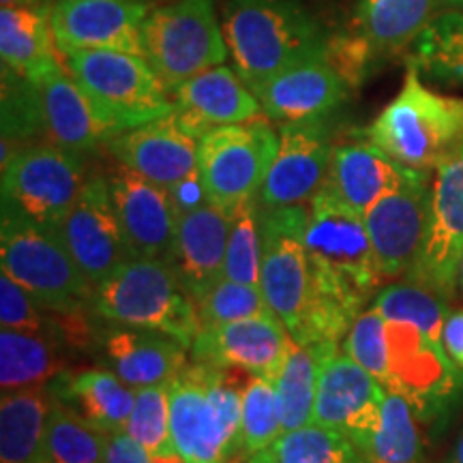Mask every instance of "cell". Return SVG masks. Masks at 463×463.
<instances>
[{
	"label": "cell",
	"mask_w": 463,
	"mask_h": 463,
	"mask_svg": "<svg viewBox=\"0 0 463 463\" xmlns=\"http://www.w3.org/2000/svg\"><path fill=\"white\" fill-rule=\"evenodd\" d=\"M305 247L309 292L292 339L297 344L341 341L384 281L364 217L320 187L307 202Z\"/></svg>",
	"instance_id": "obj_1"
},
{
	"label": "cell",
	"mask_w": 463,
	"mask_h": 463,
	"mask_svg": "<svg viewBox=\"0 0 463 463\" xmlns=\"http://www.w3.org/2000/svg\"><path fill=\"white\" fill-rule=\"evenodd\" d=\"M222 31L234 69L251 90L281 69L324 54L328 37L300 0H228Z\"/></svg>",
	"instance_id": "obj_2"
},
{
	"label": "cell",
	"mask_w": 463,
	"mask_h": 463,
	"mask_svg": "<svg viewBox=\"0 0 463 463\" xmlns=\"http://www.w3.org/2000/svg\"><path fill=\"white\" fill-rule=\"evenodd\" d=\"M367 140L410 170L438 172L463 153V97L427 89L408 65L402 90L369 125Z\"/></svg>",
	"instance_id": "obj_3"
},
{
	"label": "cell",
	"mask_w": 463,
	"mask_h": 463,
	"mask_svg": "<svg viewBox=\"0 0 463 463\" xmlns=\"http://www.w3.org/2000/svg\"><path fill=\"white\" fill-rule=\"evenodd\" d=\"M232 367L191 363L170 384V422L184 463H225L242 449V389Z\"/></svg>",
	"instance_id": "obj_4"
},
{
	"label": "cell",
	"mask_w": 463,
	"mask_h": 463,
	"mask_svg": "<svg viewBox=\"0 0 463 463\" xmlns=\"http://www.w3.org/2000/svg\"><path fill=\"white\" fill-rule=\"evenodd\" d=\"M90 305L97 316L109 322L165 333L187 350L200 331L194 298L165 260H127L95 288Z\"/></svg>",
	"instance_id": "obj_5"
},
{
	"label": "cell",
	"mask_w": 463,
	"mask_h": 463,
	"mask_svg": "<svg viewBox=\"0 0 463 463\" xmlns=\"http://www.w3.org/2000/svg\"><path fill=\"white\" fill-rule=\"evenodd\" d=\"M61 54L114 136L174 112L170 92L144 56L118 50H69Z\"/></svg>",
	"instance_id": "obj_6"
},
{
	"label": "cell",
	"mask_w": 463,
	"mask_h": 463,
	"mask_svg": "<svg viewBox=\"0 0 463 463\" xmlns=\"http://www.w3.org/2000/svg\"><path fill=\"white\" fill-rule=\"evenodd\" d=\"M0 269L54 314H82L95 292L54 228L9 208H3L0 222Z\"/></svg>",
	"instance_id": "obj_7"
},
{
	"label": "cell",
	"mask_w": 463,
	"mask_h": 463,
	"mask_svg": "<svg viewBox=\"0 0 463 463\" xmlns=\"http://www.w3.org/2000/svg\"><path fill=\"white\" fill-rule=\"evenodd\" d=\"M140 34L144 58L165 89L223 65L230 54L215 15V0H172L157 5L144 17Z\"/></svg>",
	"instance_id": "obj_8"
},
{
	"label": "cell",
	"mask_w": 463,
	"mask_h": 463,
	"mask_svg": "<svg viewBox=\"0 0 463 463\" xmlns=\"http://www.w3.org/2000/svg\"><path fill=\"white\" fill-rule=\"evenodd\" d=\"M279 148V133L266 120L215 127L200 137L198 176L206 200L234 211L256 198Z\"/></svg>",
	"instance_id": "obj_9"
},
{
	"label": "cell",
	"mask_w": 463,
	"mask_h": 463,
	"mask_svg": "<svg viewBox=\"0 0 463 463\" xmlns=\"http://www.w3.org/2000/svg\"><path fill=\"white\" fill-rule=\"evenodd\" d=\"M84 183L80 153L52 142L22 146L3 164V208L54 228L82 194Z\"/></svg>",
	"instance_id": "obj_10"
},
{
	"label": "cell",
	"mask_w": 463,
	"mask_h": 463,
	"mask_svg": "<svg viewBox=\"0 0 463 463\" xmlns=\"http://www.w3.org/2000/svg\"><path fill=\"white\" fill-rule=\"evenodd\" d=\"M389 372L384 391L410 403L416 419L431 420L459 397L463 369L442 344L427 337L412 324L386 320Z\"/></svg>",
	"instance_id": "obj_11"
},
{
	"label": "cell",
	"mask_w": 463,
	"mask_h": 463,
	"mask_svg": "<svg viewBox=\"0 0 463 463\" xmlns=\"http://www.w3.org/2000/svg\"><path fill=\"white\" fill-rule=\"evenodd\" d=\"M305 230L307 204L262 208L260 213V289L289 335L297 331L309 292Z\"/></svg>",
	"instance_id": "obj_12"
},
{
	"label": "cell",
	"mask_w": 463,
	"mask_h": 463,
	"mask_svg": "<svg viewBox=\"0 0 463 463\" xmlns=\"http://www.w3.org/2000/svg\"><path fill=\"white\" fill-rule=\"evenodd\" d=\"M58 239L92 288L133 258L106 176L86 178L82 194L54 225Z\"/></svg>",
	"instance_id": "obj_13"
},
{
	"label": "cell",
	"mask_w": 463,
	"mask_h": 463,
	"mask_svg": "<svg viewBox=\"0 0 463 463\" xmlns=\"http://www.w3.org/2000/svg\"><path fill=\"white\" fill-rule=\"evenodd\" d=\"M431 187L430 172H416L363 215L382 279H405L419 260L430 225Z\"/></svg>",
	"instance_id": "obj_14"
},
{
	"label": "cell",
	"mask_w": 463,
	"mask_h": 463,
	"mask_svg": "<svg viewBox=\"0 0 463 463\" xmlns=\"http://www.w3.org/2000/svg\"><path fill=\"white\" fill-rule=\"evenodd\" d=\"M386 391L354 358L335 354L324 363L314 403V422L341 433L367 457L382 425Z\"/></svg>",
	"instance_id": "obj_15"
},
{
	"label": "cell",
	"mask_w": 463,
	"mask_h": 463,
	"mask_svg": "<svg viewBox=\"0 0 463 463\" xmlns=\"http://www.w3.org/2000/svg\"><path fill=\"white\" fill-rule=\"evenodd\" d=\"M463 260V153L436 172L427 239L405 281L450 300Z\"/></svg>",
	"instance_id": "obj_16"
},
{
	"label": "cell",
	"mask_w": 463,
	"mask_h": 463,
	"mask_svg": "<svg viewBox=\"0 0 463 463\" xmlns=\"http://www.w3.org/2000/svg\"><path fill=\"white\" fill-rule=\"evenodd\" d=\"M333 148V129L326 116L281 125L279 148L258 194L260 206L307 204L326 178Z\"/></svg>",
	"instance_id": "obj_17"
},
{
	"label": "cell",
	"mask_w": 463,
	"mask_h": 463,
	"mask_svg": "<svg viewBox=\"0 0 463 463\" xmlns=\"http://www.w3.org/2000/svg\"><path fill=\"white\" fill-rule=\"evenodd\" d=\"M294 339L275 314L200 326L191 345L194 363L241 369L275 382Z\"/></svg>",
	"instance_id": "obj_18"
},
{
	"label": "cell",
	"mask_w": 463,
	"mask_h": 463,
	"mask_svg": "<svg viewBox=\"0 0 463 463\" xmlns=\"http://www.w3.org/2000/svg\"><path fill=\"white\" fill-rule=\"evenodd\" d=\"M153 7L133 0H56L52 33L61 52L118 50L144 56L140 31Z\"/></svg>",
	"instance_id": "obj_19"
},
{
	"label": "cell",
	"mask_w": 463,
	"mask_h": 463,
	"mask_svg": "<svg viewBox=\"0 0 463 463\" xmlns=\"http://www.w3.org/2000/svg\"><path fill=\"white\" fill-rule=\"evenodd\" d=\"M106 144L118 164L165 189L198 174L200 140L184 129L174 112L118 133Z\"/></svg>",
	"instance_id": "obj_20"
},
{
	"label": "cell",
	"mask_w": 463,
	"mask_h": 463,
	"mask_svg": "<svg viewBox=\"0 0 463 463\" xmlns=\"http://www.w3.org/2000/svg\"><path fill=\"white\" fill-rule=\"evenodd\" d=\"M109 194L133 258L167 260L178 211L172 191L118 164L108 176Z\"/></svg>",
	"instance_id": "obj_21"
},
{
	"label": "cell",
	"mask_w": 463,
	"mask_h": 463,
	"mask_svg": "<svg viewBox=\"0 0 463 463\" xmlns=\"http://www.w3.org/2000/svg\"><path fill=\"white\" fill-rule=\"evenodd\" d=\"M232 211L202 202L178 213L172 251L165 262L194 303L223 279Z\"/></svg>",
	"instance_id": "obj_22"
},
{
	"label": "cell",
	"mask_w": 463,
	"mask_h": 463,
	"mask_svg": "<svg viewBox=\"0 0 463 463\" xmlns=\"http://www.w3.org/2000/svg\"><path fill=\"white\" fill-rule=\"evenodd\" d=\"M167 92L174 103V114L198 140L215 127L249 123L264 114L258 97L239 71L225 65L191 75Z\"/></svg>",
	"instance_id": "obj_23"
},
{
	"label": "cell",
	"mask_w": 463,
	"mask_h": 463,
	"mask_svg": "<svg viewBox=\"0 0 463 463\" xmlns=\"http://www.w3.org/2000/svg\"><path fill=\"white\" fill-rule=\"evenodd\" d=\"M350 86L335 71L326 56L317 54L294 62L253 90L266 118L277 123L324 118L339 108Z\"/></svg>",
	"instance_id": "obj_24"
},
{
	"label": "cell",
	"mask_w": 463,
	"mask_h": 463,
	"mask_svg": "<svg viewBox=\"0 0 463 463\" xmlns=\"http://www.w3.org/2000/svg\"><path fill=\"white\" fill-rule=\"evenodd\" d=\"M33 84L37 89L43 133L52 144L82 155L114 137L106 118L62 61Z\"/></svg>",
	"instance_id": "obj_25"
},
{
	"label": "cell",
	"mask_w": 463,
	"mask_h": 463,
	"mask_svg": "<svg viewBox=\"0 0 463 463\" xmlns=\"http://www.w3.org/2000/svg\"><path fill=\"white\" fill-rule=\"evenodd\" d=\"M416 172L419 170H410L389 157L372 140L347 142L333 148L322 187L364 215L382 195L412 178Z\"/></svg>",
	"instance_id": "obj_26"
},
{
	"label": "cell",
	"mask_w": 463,
	"mask_h": 463,
	"mask_svg": "<svg viewBox=\"0 0 463 463\" xmlns=\"http://www.w3.org/2000/svg\"><path fill=\"white\" fill-rule=\"evenodd\" d=\"M108 369L131 389L170 384L187 367V347L170 335L150 328H112L103 339Z\"/></svg>",
	"instance_id": "obj_27"
},
{
	"label": "cell",
	"mask_w": 463,
	"mask_h": 463,
	"mask_svg": "<svg viewBox=\"0 0 463 463\" xmlns=\"http://www.w3.org/2000/svg\"><path fill=\"white\" fill-rule=\"evenodd\" d=\"M438 14V0H358L350 31L380 61L412 50L419 34Z\"/></svg>",
	"instance_id": "obj_28"
},
{
	"label": "cell",
	"mask_w": 463,
	"mask_h": 463,
	"mask_svg": "<svg viewBox=\"0 0 463 463\" xmlns=\"http://www.w3.org/2000/svg\"><path fill=\"white\" fill-rule=\"evenodd\" d=\"M52 9L3 7L0 9V58L3 69L34 82L62 61L54 33Z\"/></svg>",
	"instance_id": "obj_29"
},
{
	"label": "cell",
	"mask_w": 463,
	"mask_h": 463,
	"mask_svg": "<svg viewBox=\"0 0 463 463\" xmlns=\"http://www.w3.org/2000/svg\"><path fill=\"white\" fill-rule=\"evenodd\" d=\"M54 399L45 384L3 392L0 463H45V431Z\"/></svg>",
	"instance_id": "obj_30"
},
{
	"label": "cell",
	"mask_w": 463,
	"mask_h": 463,
	"mask_svg": "<svg viewBox=\"0 0 463 463\" xmlns=\"http://www.w3.org/2000/svg\"><path fill=\"white\" fill-rule=\"evenodd\" d=\"M337 352L339 341H316V344L294 341L279 378L275 380L277 408H279L283 433L314 422L317 380H320L324 363Z\"/></svg>",
	"instance_id": "obj_31"
},
{
	"label": "cell",
	"mask_w": 463,
	"mask_h": 463,
	"mask_svg": "<svg viewBox=\"0 0 463 463\" xmlns=\"http://www.w3.org/2000/svg\"><path fill=\"white\" fill-rule=\"evenodd\" d=\"M62 399V403H67L97 430L114 433L125 431L136 405V389L125 384L109 369H89L65 382Z\"/></svg>",
	"instance_id": "obj_32"
},
{
	"label": "cell",
	"mask_w": 463,
	"mask_h": 463,
	"mask_svg": "<svg viewBox=\"0 0 463 463\" xmlns=\"http://www.w3.org/2000/svg\"><path fill=\"white\" fill-rule=\"evenodd\" d=\"M62 364L50 335L0 328V389L3 392L45 384Z\"/></svg>",
	"instance_id": "obj_33"
},
{
	"label": "cell",
	"mask_w": 463,
	"mask_h": 463,
	"mask_svg": "<svg viewBox=\"0 0 463 463\" xmlns=\"http://www.w3.org/2000/svg\"><path fill=\"white\" fill-rule=\"evenodd\" d=\"M408 65L447 84H463V9L438 11L412 45Z\"/></svg>",
	"instance_id": "obj_34"
},
{
	"label": "cell",
	"mask_w": 463,
	"mask_h": 463,
	"mask_svg": "<svg viewBox=\"0 0 463 463\" xmlns=\"http://www.w3.org/2000/svg\"><path fill=\"white\" fill-rule=\"evenodd\" d=\"M108 436L67 403L54 402L45 431V463H108Z\"/></svg>",
	"instance_id": "obj_35"
},
{
	"label": "cell",
	"mask_w": 463,
	"mask_h": 463,
	"mask_svg": "<svg viewBox=\"0 0 463 463\" xmlns=\"http://www.w3.org/2000/svg\"><path fill=\"white\" fill-rule=\"evenodd\" d=\"M125 431L146 450L153 463H184L172 436L167 384L136 389V405Z\"/></svg>",
	"instance_id": "obj_36"
},
{
	"label": "cell",
	"mask_w": 463,
	"mask_h": 463,
	"mask_svg": "<svg viewBox=\"0 0 463 463\" xmlns=\"http://www.w3.org/2000/svg\"><path fill=\"white\" fill-rule=\"evenodd\" d=\"M447 303V298L438 297L431 289L403 281L382 288L372 307L386 320L412 324L436 344H442L444 324L450 314Z\"/></svg>",
	"instance_id": "obj_37"
},
{
	"label": "cell",
	"mask_w": 463,
	"mask_h": 463,
	"mask_svg": "<svg viewBox=\"0 0 463 463\" xmlns=\"http://www.w3.org/2000/svg\"><path fill=\"white\" fill-rule=\"evenodd\" d=\"M264 455L273 463H369L350 439L316 422L281 433Z\"/></svg>",
	"instance_id": "obj_38"
},
{
	"label": "cell",
	"mask_w": 463,
	"mask_h": 463,
	"mask_svg": "<svg viewBox=\"0 0 463 463\" xmlns=\"http://www.w3.org/2000/svg\"><path fill=\"white\" fill-rule=\"evenodd\" d=\"M369 463H422V442L416 414L395 392H386L382 425L367 453Z\"/></svg>",
	"instance_id": "obj_39"
},
{
	"label": "cell",
	"mask_w": 463,
	"mask_h": 463,
	"mask_svg": "<svg viewBox=\"0 0 463 463\" xmlns=\"http://www.w3.org/2000/svg\"><path fill=\"white\" fill-rule=\"evenodd\" d=\"M260 213H262V206H260L258 195L245 200L232 211L223 279L260 286V258H262Z\"/></svg>",
	"instance_id": "obj_40"
},
{
	"label": "cell",
	"mask_w": 463,
	"mask_h": 463,
	"mask_svg": "<svg viewBox=\"0 0 463 463\" xmlns=\"http://www.w3.org/2000/svg\"><path fill=\"white\" fill-rule=\"evenodd\" d=\"M283 433L279 408H277L275 382L249 375L242 389V449L249 453H262Z\"/></svg>",
	"instance_id": "obj_41"
},
{
	"label": "cell",
	"mask_w": 463,
	"mask_h": 463,
	"mask_svg": "<svg viewBox=\"0 0 463 463\" xmlns=\"http://www.w3.org/2000/svg\"><path fill=\"white\" fill-rule=\"evenodd\" d=\"M195 309H198L200 326L273 314L260 286H247L230 279L217 281L195 303Z\"/></svg>",
	"instance_id": "obj_42"
},
{
	"label": "cell",
	"mask_w": 463,
	"mask_h": 463,
	"mask_svg": "<svg viewBox=\"0 0 463 463\" xmlns=\"http://www.w3.org/2000/svg\"><path fill=\"white\" fill-rule=\"evenodd\" d=\"M344 352L384 384L389 372V341H386V317L373 309H364L345 335Z\"/></svg>",
	"instance_id": "obj_43"
},
{
	"label": "cell",
	"mask_w": 463,
	"mask_h": 463,
	"mask_svg": "<svg viewBox=\"0 0 463 463\" xmlns=\"http://www.w3.org/2000/svg\"><path fill=\"white\" fill-rule=\"evenodd\" d=\"M0 328L50 335V322L43 316L42 303L5 270H0Z\"/></svg>",
	"instance_id": "obj_44"
},
{
	"label": "cell",
	"mask_w": 463,
	"mask_h": 463,
	"mask_svg": "<svg viewBox=\"0 0 463 463\" xmlns=\"http://www.w3.org/2000/svg\"><path fill=\"white\" fill-rule=\"evenodd\" d=\"M324 56L331 62L335 71L344 78V82L350 86V90L358 89L367 80L369 71L378 65V58L373 56L372 48L350 28L326 37Z\"/></svg>",
	"instance_id": "obj_45"
},
{
	"label": "cell",
	"mask_w": 463,
	"mask_h": 463,
	"mask_svg": "<svg viewBox=\"0 0 463 463\" xmlns=\"http://www.w3.org/2000/svg\"><path fill=\"white\" fill-rule=\"evenodd\" d=\"M108 463H153L146 450L127 431H114L108 436Z\"/></svg>",
	"instance_id": "obj_46"
},
{
	"label": "cell",
	"mask_w": 463,
	"mask_h": 463,
	"mask_svg": "<svg viewBox=\"0 0 463 463\" xmlns=\"http://www.w3.org/2000/svg\"><path fill=\"white\" fill-rule=\"evenodd\" d=\"M444 350L463 369V309L450 311L442 333Z\"/></svg>",
	"instance_id": "obj_47"
},
{
	"label": "cell",
	"mask_w": 463,
	"mask_h": 463,
	"mask_svg": "<svg viewBox=\"0 0 463 463\" xmlns=\"http://www.w3.org/2000/svg\"><path fill=\"white\" fill-rule=\"evenodd\" d=\"M3 7H39V9H52L56 0H0Z\"/></svg>",
	"instance_id": "obj_48"
},
{
	"label": "cell",
	"mask_w": 463,
	"mask_h": 463,
	"mask_svg": "<svg viewBox=\"0 0 463 463\" xmlns=\"http://www.w3.org/2000/svg\"><path fill=\"white\" fill-rule=\"evenodd\" d=\"M463 9V0H438V11Z\"/></svg>",
	"instance_id": "obj_49"
},
{
	"label": "cell",
	"mask_w": 463,
	"mask_h": 463,
	"mask_svg": "<svg viewBox=\"0 0 463 463\" xmlns=\"http://www.w3.org/2000/svg\"><path fill=\"white\" fill-rule=\"evenodd\" d=\"M247 463H273V461H270L269 457L264 455V450H262V453H256V455H253L251 459H249Z\"/></svg>",
	"instance_id": "obj_50"
},
{
	"label": "cell",
	"mask_w": 463,
	"mask_h": 463,
	"mask_svg": "<svg viewBox=\"0 0 463 463\" xmlns=\"http://www.w3.org/2000/svg\"><path fill=\"white\" fill-rule=\"evenodd\" d=\"M455 463H463V436L457 444V453H455Z\"/></svg>",
	"instance_id": "obj_51"
},
{
	"label": "cell",
	"mask_w": 463,
	"mask_h": 463,
	"mask_svg": "<svg viewBox=\"0 0 463 463\" xmlns=\"http://www.w3.org/2000/svg\"><path fill=\"white\" fill-rule=\"evenodd\" d=\"M459 283H461V288H463V260H461V269H459Z\"/></svg>",
	"instance_id": "obj_52"
},
{
	"label": "cell",
	"mask_w": 463,
	"mask_h": 463,
	"mask_svg": "<svg viewBox=\"0 0 463 463\" xmlns=\"http://www.w3.org/2000/svg\"><path fill=\"white\" fill-rule=\"evenodd\" d=\"M133 3H148V5H155V0H133Z\"/></svg>",
	"instance_id": "obj_53"
}]
</instances>
